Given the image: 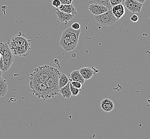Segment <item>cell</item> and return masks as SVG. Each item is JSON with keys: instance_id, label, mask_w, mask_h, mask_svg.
<instances>
[{"instance_id": "52a82bcc", "label": "cell", "mask_w": 150, "mask_h": 139, "mask_svg": "<svg viewBox=\"0 0 150 139\" xmlns=\"http://www.w3.org/2000/svg\"><path fill=\"white\" fill-rule=\"evenodd\" d=\"M125 5L130 12L132 13L139 12L142 10L143 4L136 0H125Z\"/></svg>"}, {"instance_id": "2e32d148", "label": "cell", "mask_w": 150, "mask_h": 139, "mask_svg": "<svg viewBox=\"0 0 150 139\" xmlns=\"http://www.w3.org/2000/svg\"><path fill=\"white\" fill-rule=\"evenodd\" d=\"M8 91V86L6 80L2 77H0V97L6 95Z\"/></svg>"}, {"instance_id": "5b68a950", "label": "cell", "mask_w": 150, "mask_h": 139, "mask_svg": "<svg viewBox=\"0 0 150 139\" xmlns=\"http://www.w3.org/2000/svg\"><path fill=\"white\" fill-rule=\"evenodd\" d=\"M30 40L28 39L24 34H23L21 32H19L17 35L13 36L11 39L8 40L7 43L9 48L13 50L17 48L30 45Z\"/></svg>"}, {"instance_id": "8992f818", "label": "cell", "mask_w": 150, "mask_h": 139, "mask_svg": "<svg viewBox=\"0 0 150 139\" xmlns=\"http://www.w3.org/2000/svg\"><path fill=\"white\" fill-rule=\"evenodd\" d=\"M94 18L98 24L103 26H112L117 21L113 15L111 9L101 15L95 16Z\"/></svg>"}, {"instance_id": "83f0119b", "label": "cell", "mask_w": 150, "mask_h": 139, "mask_svg": "<svg viewBox=\"0 0 150 139\" xmlns=\"http://www.w3.org/2000/svg\"><path fill=\"white\" fill-rule=\"evenodd\" d=\"M2 71L0 70V77H2Z\"/></svg>"}, {"instance_id": "277c9868", "label": "cell", "mask_w": 150, "mask_h": 139, "mask_svg": "<svg viewBox=\"0 0 150 139\" xmlns=\"http://www.w3.org/2000/svg\"><path fill=\"white\" fill-rule=\"evenodd\" d=\"M0 52L1 57L4 63L3 72L9 70L15 60V55L12 50L9 48L7 42L6 43H0Z\"/></svg>"}, {"instance_id": "ffe728a7", "label": "cell", "mask_w": 150, "mask_h": 139, "mask_svg": "<svg viewBox=\"0 0 150 139\" xmlns=\"http://www.w3.org/2000/svg\"><path fill=\"white\" fill-rule=\"evenodd\" d=\"M69 86H70V89H71V91L72 93V95H73V96H77L79 94L80 91H81V89H79L77 88L73 87L70 82H69Z\"/></svg>"}, {"instance_id": "7402d4cb", "label": "cell", "mask_w": 150, "mask_h": 139, "mask_svg": "<svg viewBox=\"0 0 150 139\" xmlns=\"http://www.w3.org/2000/svg\"><path fill=\"white\" fill-rule=\"evenodd\" d=\"M62 4L59 0H52V5L56 8H58Z\"/></svg>"}, {"instance_id": "e0dca14e", "label": "cell", "mask_w": 150, "mask_h": 139, "mask_svg": "<svg viewBox=\"0 0 150 139\" xmlns=\"http://www.w3.org/2000/svg\"><path fill=\"white\" fill-rule=\"evenodd\" d=\"M59 92V93L62 94L63 99L64 98L67 99H69L72 95V93L70 89V86H69V82L65 86H64L62 88H60Z\"/></svg>"}, {"instance_id": "9c48e42d", "label": "cell", "mask_w": 150, "mask_h": 139, "mask_svg": "<svg viewBox=\"0 0 150 139\" xmlns=\"http://www.w3.org/2000/svg\"><path fill=\"white\" fill-rule=\"evenodd\" d=\"M100 108L104 112H111L114 109V102L111 99L106 98L101 101Z\"/></svg>"}, {"instance_id": "3957f363", "label": "cell", "mask_w": 150, "mask_h": 139, "mask_svg": "<svg viewBox=\"0 0 150 139\" xmlns=\"http://www.w3.org/2000/svg\"><path fill=\"white\" fill-rule=\"evenodd\" d=\"M60 72L56 68H54L50 76L45 82L48 87L50 98L54 97L59 94V87L58 81L60 77Z\"/></svg>"}, {"instance_id": "30bf717a", "label": "cell", "mask_w": 150, "mask_h": 139, "mask_svg": "<svg viewBox=\"0 0 150 139\" xmlns=\"http://www.w3.org/2000/svg\"><path fill=\"white\" fill-rule=\"evenodd\" d=\"M30 44L27 45L22 46L19 48L13 49L12 50V52L15 56H19L23 57H26L30 53Z\"/></svg>"}, {"instance_id": "9a60e30c", "label": "cell", "mask_w": 150, "mask_h": 139, "mask_svg": "<svg viewBox=\"0 0 150 139\" xmlns=\"http://www.w3.org/2000/svg\"><path fill=\"white\" fill-rule=\"evenodd\" d=\"M69 81H75L81 82L83 85L85 82L84 79L82 77L79 70H74L69 74Z\"/></svg>"}, {"instance_id": "ba28073f", "label": "cell", "mask_w": 150, "mask_h": 139, "mask_svg": "<svg viewBox=\"0 0 150 139\" xmlns=\"http://www.w3.org/2000/svg\"><path fill=\"white\" fill-rule=\"evenodd\" d=\"M88 9L90 12L95 16L103 14L109 10L106 6L97 4H90Z\"/></svg>"}, {"instance_id": "7c38bea8", "label": "cell", "mask_w": 150, "mask_h": 139, "mask_svg": "<svg viewBox=\"0 0 150 139\" xmlns=\"http://www.w3.org/2000/svg\"><path fill=\"white\" fill-rule=\"evenodd\" d=\"M56 9L59 10V11H61L71 14L73 16L77 14L76 9L75 6L72 4V3L69 4H62L60 6H59L58 8H56Z\"/></svg>"}, {"instance_id": "44dd1931", "label": "cell", "mask_w": 150, "mask_h": 139, "mask_svg": "<svg viewBox=\"0 0 150 139\" xmlns=\"http://www.w3.org/2000/svg\"><path fill=\"white\" fill-rule=\"evenodd\" d=\"M69 82L74 87L77 88H79V89H81V88H82V84L80 82H75V81H69Z\"/></svg>"}, {"instance_id": "7a4b0ae2", "label": "cell", "mask_w": 150, "mask_h": 139, "mask_svg": "<svg viewBox=\"0 0 150 139\" xmlns=\"http://www.w3.org/2000/svg\"><path fill=\"white\" fill-rule=\"evenodd\" d=\"M30 87L32 94L38 98L43 100L50 98L48 87L45 82L30 80Z\"/></svg>"}, {"instance_id": "4fadbf2b", "label": "cell", "mask_w": 150, "mask_h": 139, "mask_svg": "<svg viewBox=\"0 0 150 139\" xmlns=\"http://www.w3.org/2000/svg\"><path fill=\"white\" fill-rule=\"evenodd\" d=\"M56 13L57 15L58 20L61 23H63L65 25L67 24V23L70 21L74 17V16L71 14L61 11L57 9H56Z\"/></svg>"}, {"instance_id": "cb8c5ba5", "label": "cell", "mask_w": 150, "mask_h": 139, "mask_svg": "<svg viewBox=\"0 0 150 139\" xmlns=\"http://www.w3.org/2000/svg\"><path fill=\"white\" fill-rule=\"evenodd\" d=\"M80 25L79 23H74L73 24H72L71 25V27L73 29L75 30H78L80 29Z\"/></svg>"}, {"instance_id": "f1b7e54d", "label": "cell", "mask_w": 150, "mask_h": 139, "mask_svg": "<svg viewBox=\"0 0 150 139\" xmlns=\"http://www.w3.org/2000/svg\"><path fill=\"white\" fill-rule=\"evenodd\" d=\"M122 2H124L125 1V0H122Z\"/></svg>"}, {"instance_id": "4316f807", "label": "cell", "mask_w": 150, "mask_h": 139, "mask_svg": "<svg viewBox=\"0 0 150 139\" xmlns=\"http://www.w3.org/2000/svg\"><path fill=\"white\" fill-rule=\"evenodd\" d=\"M137 1H138V2H139V3H142V4H143L144 3V2H145V1L146 0H136Z\"/></svg>"}, {"instance_id": "f546056e", "label": "cell", "mask_w": 150, "mask_h": 139, "mask_svg": "<svg viewBox=\"0 0 150 139\" xmlns=\"http://www.w3.org/2000/svg\"><path fill=\"white\" fill-rule=\"evenodd\" d=\"M1 57V52H0V58Z\"/></svg>"}, {"instance_id": "8fae6325", "label": "cell", "mask_w": 150, "mask_h": 139, "mask_svg": "<svg viewBox=\"0 0 150 139\" xmlns=\"http://www.w3.org/2000/svg\"><path fill=\"white\" fill-rule=\"evenodd\" d=\"M111 10L113 15L117 18V20H119L120 18H122L125 13V8L121 3L112 6Z\"/></svg>"}, {"instance_id": "5bb4252c", "label": "cell", "mask_w": 150, "mask_h": 139, "mask_svg": "<svg viewBox=\"0 0 150 139\" xmlns=\"http://www.w3.org/2000/svg\"><path fill=\"white\" fill-rule=\"evenodd\" d=\"M82 77L85 80H89L93 77L94 74L97 72H95L94 70L90 67H84L79 70Z\"/></svg>"}, {"instance_id": "d4e9b609", "label": "cell", "mask_w": 150, "mask_h": 139, "mask_svg": "<svg viewBox=\"0 0 150 139\" xmlns=\"http://www.w3.org/2000/svg\"><path fill=\"white\" fill-rule=\"evenodd\" d=\"M130 21L134 22V23H136L137 21H138V17L136 15L134 14L132 15L131 17H130Z\"/></svg>"}, {"instance_id": "6da1fadb", "label": "cell", "mask_w": 150, "mask_h": 139, "mask_svg": "<svg viewBox=\"0 0 150 139\" xmlns=\"http://www.w3.org/2000/svg\"><path fill=\"white\" fill-rule=\"evenodd\" d=\"M81 30H75L72 27L67 28L62 33L59 45L65 52H70L74 50L78 43L79 37Z\"/></svg>"}, {"instance_id": "603a6c76", "label": "cell", "mask_w": 150, "mask_h": 139, "mask_svg": "<svg viewBox=\"0 0 150 139\" xmlns=\"http://www.w3.org/2000/svg\"><path fill=\"white\" fill-rule=\"evenodd\" d=\"M111 6H115L117 4H119L122 2V0H110Z\"/></svg>"}, {"instance_id": "ac0fdd59", "label": "cell", "mask_w": 150, "mask_h": 139, "mask_svg": "<svg viewBox=\"0 0 150 139\" xmlns=\"http://www.w3.org/2000/svg\"><path fill=\"white\" fill-rule=\"evenodd\" d=\"M89 3L102 5L108 8L109 10L112 8L110 0H89Z\"/></svg>"}, {"instance_id": "484cf974", "label": "cell", "mask_w": 150, "mask_h": 139, "mask_svg": "<svg viewBox=\"0 0 150 139\" xmlns=\"http://www.w3.org/2000/svg\"><path fill=\"white\" fill-rule=\"evenodd\" d=\"M60 2L63 4H71L73 2V0H59Z\"/></svg>"}, {"instance_id": "d6986e66", "label": "cell", "mask_w": 150, "mask_h": 139, "mask_svg": "<svg viewBox=\"0 0 150 139\" xmlns=\"http://www.w3.org/2000/svg\"><path fill=\"white\" fill-rule=\"evenodd\" d=\"M69 78L67 77L66 74L63 73H60V77L58 81V85H59V88L65 86L69 83Z\"/></svg>"}]
</instances>
